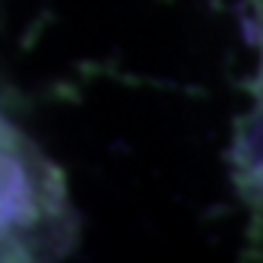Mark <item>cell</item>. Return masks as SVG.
<instances>
[{
  "instance_id": "1",
  "label": "cell",
  "mask_w": 263,
  "mask_h": 263,
  "mask_svg": "<svg viewBox=\"0 0 263 263\" xmlns=\"http://www.w3.org/2000/svg\"><path fill=\"white\" fill-rule=\"evenodd\" d=\"M238 156H241L244 184H257L260 194H263V105L257 108V115L248 121V127H244Z\"/></svg>"
}]
</instances>
